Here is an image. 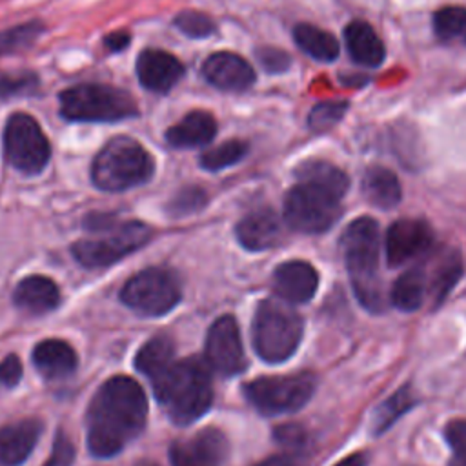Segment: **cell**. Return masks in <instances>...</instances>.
Wrapping results in <instances>:
<instances>
[{"label":"cell","instance_id":"obj_28","mask_svg":"<svg viewBox=\"0 0 466 466\" xmlns=\"http://www.w3.org/2000/svg\"><path fill=\"white\" fill-rule=\"evenodd\" d=\"M461 275H462V260L459 253L448 251L435 262L431 277L428 279V291L433 299V306H439L444 300V297L453 289Z\"/></svg>","mask_w":466,"mask_h":466},{"label":"cell","instance_id":"obj_19","mask_svg":"<svg viewBox=\"0 0 466 466\" xmlns=\"http://www.w3.org/2000/svg\"><path fill=\"white\" fill-rule=\"evenodd\" d=\"M237 237L246 249H268L280 238V222L271 209H257L237 224Z\"/></svg>","mask_w":466,"mask_h":466},{"label":"cell","instance_id":"obj_4","mask_svg":"<svg viewBox=\"0 0 466 466\" xmlns=\"http://www.w3.org/2000/svg\"><path fill=\"white\" fill-rule=\"evenodd\" d=\"M299 182L284 198V218L289 228L300 233H322L340 217V200L346 189L313 180L297 178Z\"/></svg>","mask_w":466,"mask_h":466},{"label":"cell","instance_id":"obj_11","mask_svg":"<svg viewBox=\"0 0 466 466\" xmlns=\"http://www.w3.org/2000/svg\"><path fill=\"white\" fill-rule=\"evenodd\" d=\"M4 153L15 169L36 175L46 167L51 149L36 120L25 113H15L4 129Z\"/></svg>","mask_w":466,"mask_h":466},{"label":"cell","instance_id":"obj_41","mask_svg":"<svg viewBox=\"0 0 466 466\" xmlns=\"http://www.w3.org/2000/svg\"><path fill=\"white\" fill-rule=\"evenodd\" d=\"M275 439L286 446L300 448L306 442V431L297 424H284L275 430Z\"/></svg>","mask_w":466,"mask_h":466},{"label":"cell","instance_id":"obj_14","mask_svg":"<svg viewBox=\"0 0 466 466\" xmlns=\"http://www.w3.org/2000/svg\"><path fill=\"white\" fill-rule=\"evenodd\" d=\"M173 466H222L228 455V441L217 428H204L171 446Z\"/></svg>","mask_w":466,"mask_h":466},{"label":"cell","instance_id":"obj_20","mask_svg":"<svg viewBox=\"0 0 466 466\" xmlns=\"http://www.w3.org/2000/svg\"><path fill=\"white\" fill-rule=\"evenodd\" d=\"M13 300L25 313L44 315L58 306L60 291L51 279L31 275L18 282Z\"/></svg>","mask_w":466,"mask_h":466},{"label":"cell","instance_id":"obj_31","mask_svg":"<svg viewBox=\"0 0 466 466\" xmlns=\"http://www.w3.org/2000/svg\"><path fill=\"white\" fill-rule=\"evenodd\" d=\"M248 153V144L242 140H228L209 147L200 155V166L208 171H218L237 164Z\"/></svg>","mask_w":466,"mask_h":466},{"label":"cell","instance_id":"obj_10","mask_svg":"<svg viewBox=\"0 0 466 466\" xmlns=\"http://www.w3.org/2000/svg\"><path fill=\"white\" fill-rule=\"evenodd\" d=\"M151 237V229L137 220L115 224L98 238L78 240L73 246L75 258L86 268H106L144 246Z\"/></svg>","mask_w":466,"mask_h":466},{"label":"cell","instance_id":"obj_8","mask_svg":"<svg viewBox=\"0 0 466 466\" xmlns=\"http://www.w3.org/2000/svg\"><path fill=\"white\" fill-rule=\"evenodd\" d=\"M315 386L317 379L308 371L258 377L244 386V395L262 415H280L300 410L311 399Z\"/></svg>","mask_w":466,"mask_h":466},{"label":"cell","instance_id":"obj_1","mask_svg":"<svg viewBox=\"0 0 466 466\" xmlns=\"http://www.w3.org/2000/svg\"><path fill=\"white\" fill-rule=\"evenodd\" d=\"M147 415V399L137 380L116 375L95 393L87 410V448L95 457L118 453L135 439Z\"/></svg>","mask_w":466,"mask_h":466},{"label":"cell","instance_id":"obj_37","mask_svg":"<svg viewBox=\"0 0 466 466\" xmlns=\"http://www.w3.org/2000/svg\"><path fill=\"white\" fill-rule=\"evenodd\" d=\"M38 78L31 73L22 75H0V96L27 95L36 89Z\"/></svg>","mask_w":466,"mask_h":466},{"label":"cell","instance_id":"obj_39","mask_svg":"<svg viewBox=\"0 0 466 466\" xmlns=\"http://www.w3.org/2000/svg\"><path fill=\"white\" fill-rule=\"evenodd\" d=\"M73 459H75V450L71 441L64 433H58L46 466H71Z\"/></svg>","mask_w":466,"mask_h":466},{"label":"cell","instance_id":"obj_18","mask_svg":"<svg viewBox=\"0 0 466 466\" xmlns=\"http://www.w3.org/2000/svg\"><path fill=\"white\" fill-rule=\"evenodd\" d=\"M42 431L36 419H20L0 428V466H18L33 451Z\"/></svg>","mask_w":466,"mask_h":466},{"label":"cell","instance_id":"obj_25","mask_svg":"<svg viewBox=\"0 0 466 466\" xmlns=\"http://www.w3.org/2000/svg\"><path fill=\"white\" fill-rule=\"evenodd\" d=\"M428 291V277L422 266H413L406 269L393 282L391 304L400 311H415L422 306L424 295Z\"/></svg>","mask_w":466,"mask_h":466},{"label":"cell","instance_id":"obj_43","mask_svg":"<svg viewBox=\"0 0 466 466\" xmlns=\"http://www.w3.org/2000/svg\"><path fill=\"white\" fill-rule=\"evenodd\" d=\"M255 466H304V464L300 462V459H297L293 455H273V457L260 461Z\"/></svg>","mask_w":466,"mask_h":466},{"label":"cell","instance_id":"obj_12","mask_svg":"<svg viewBox=\"0 0 466 466\" xmlns=\"http://www.w3.org/2000/svg\"><path fill=\"white\" fill-rule=\"evenodd\" d=\"M206 359L220 375H237L246 366L242 339L237 320L229 315L217 319L206 339Z\"/></svg>","mask_w":466,"mask_h":466},{"label":"cell","instance_id":"obj_7","mask_svg":"<svg viewBox=\"0 0 466 466\" xmlns=\"http://www.w3.org/2000/svg\"><path fill=\"white\" fill-rule=\"evenodd\" d=\"M60 113L76 122H116L138 113L135 98L118 87L84 84L60 93Z\"/></svg>","mask_w":466,"mask_h":466},{"label":"cell","instance_id":"obj_21","mask_svg":"<svg viewBox=\"0 0 466 466\" xmlns=\"http://www.w3.org/2000/svg\"><path fill=\"white\" fill-rule=\"evenodd\" d=\"M344 42L350 56L366 67H377L384 62L386 49L379 35L368 22L353 20L344 29Z\"/></svg>","mask_w":466,"mask_h":466},{"label":"cell","instance_id":"obj_34","mask_svg":"<svg viewBox=\"0 0 466 466\" xmlns=\"http://www.w3.org/2000/svg\"><path fill=\"white\" fill-rule=\"evenodd\" d=\"M175 25L180 33L191 38H204L215 31L213 20L198 11H182L175 16Z\"/></svg>","mask_w":466,"mask_h":466},{"label":"cell","instance_id":"obj_13","mask_svg":"<svg viewBox=\"0 0 466 466\" xmlns=\"http://www.w3.org/2000/svg\"><path fill=\"white\" fill-rule=\"evenodd\" d=\"M433 244V231L426 220L399 218L386 233V255L391 268L426 253Z\"/></svg>","mask_w":466,"mask_h":466},{"label":"cell","instance_id":"obj_45","mask_svg":"<svg viewBox=\"0 0 466 466\" xmlns=\"http://www.w3.org/2000/svg\"><path fill=\"white\" fill-rule=\"evenodd\" d=\"M137 466H157L155 462H140V464H137Z\"/></svg>","mask_w":466,"mask_h":466},{"label":"cell","instance_id":"obj_38","mask_svg":"<svg viewBox=\"0 0 466 466\" xmlns=\"http://www.w3.org/2000/svg\"><path fill=\"white\" fill-rule=\"evenodd\" d=\"M257 58L262 67L269 73H282L289 67V56L277 47H260L257 49Z\"/></svg>","mask_w":466,"mask_h":466},{"label":"cell","instance_id":"obj_2","mask_svg":"<svg viewBox=\"0 0 466 466\" xmlns=\"http://www.w3.org/2000/svg\"><path fill=\"white\" fill-rule=\"evenodd\" d=\"M151 382L157 400L177 424H191L211 406L209 373L197 357L175 360Z\"/></svg>","mask_w":466,"mask_h":466},{"label":"cell","instance_id":"obj_17","mask_svg":"<svg viewBox=\"0 0 466 466\" xmlns=\"http://www.w3.org/2000/svg\"><path fill=\"white\" fill-rule=\"evenodd\" d=\"M182 73L184 67L177 56L160 49H146L137 60V76L149 91H169L182 78Z\"/></svg>","mask_w":466,"mask_h":466},{"label":"cell","instance_id":"obj_29","mask_svg":"<svg viewBox=\"0 0 466 466\" xmlns=\"http://www.w3.org/2000/svg\"><path fill=\"white\" fill-rule=\"evenodd\" d=\"M417 402L411 388L404 384L393 395H390L382 404H379L371 415V431L375 435L384 433L402 413H406Z\"/></svg>","mask_w":466,"mask_h":466},{"label":"cell","instance_id":"obj_30","mask_svg":"<svg viewBox=\"0 0 466 466\" xmlns=\"http://www.w3.org/2000/svg\"><path fill=\"white\" fill-rule=\"evenodd\" d=\"M435 36L442 42L466 40V9L461 5H446L433 15Z\"/></svg>","mask_w":466,"mask_h":466},{"label":"cell","instance_id":"obj_44","mask_svg":"<svg viewBox=\"0 0 466 466\" xmlns=\"http://www.w3.org/2000/svg\"><path fill=\"white\" fill-rule=\"evenodd\" d=\"M335 466H368V459L364 453H351L344 457L340 462H337Z\"/></svg>","mask_w":466,"mask_h":466},{"label":"cell","instance_id":"obj_6","mask_svg":"<svg viewBox=\"0 0 466 466\" xmlns=\"http://www.w3.org/2000/svg\"><path fill=\"white\" fill-rule=\"evenodd\" d=\"M302 319L284 300L266 299L253 319V348L266 362L289 359L302 339Z\"/></svg>","mask_w":466,"mask_h":466},{"label":"cell","instance_id":"obj_9","mask_svg":"<svg viewBox=\"0 0 466 466\" xmlns=\"http://www.w3.org/2000/svg\"><path fill=\"white\" fill-rule=\"evenodd\" d=\"M120 299L140 315L158 317L178 304L180 284L169 269L147 268L124 284Z\"/></svg>","mask_w":466,"mask_h":466},{"label":"cell","instance_id":"obj_26","mask_svg":"<svg viewBox=\"0 0 466 466\" xmlns=\"http://www.w3.org/2000/svg\"><path fill=\"white\" fill-rule=\"evenodd\" d=\"M175 362V344L167 335L149 339L137 353L135 366L151 380Z\"/></svg>","mask_w":466,"mask_h":466},{"label":"cell","instance_id":"obj_35","mask_svg":"<svg viewBox=\"0 0 466 466\" xmlns=\"http://www.w3.org/2000/svg\"><path fill=\"white\" fill-rule=\"evenodd\" d=\"M446 441L451 450L450 466H466V420L455 419L446 424Z\"/></svg>","mask_w":466,"mask_h":466},{"label":"cell","instance_id":"obj_15","mask_svg":"<svg viewBox=\"0 0 466 466\" xmlns=\"http://www.w3.org/2000/svg\"><path fill=\"white\" fill-rule=\"evenodd\" d=\"M202 75L222 91H244L255 82V71L249 62L229 51L209 55L202 64Z\"/></svg>","mask_w":466,"mask_h":466},{"label":"cell","instance_id":"obj_33","mask_svg":"<svg viewBox=\"0 0 466 466\" xmlns=\"http://www.w3.org/2000/svg\"><path fill=\"white\" fill-rule=\"evenodd\" d=\"M348 111V102L344 100H329V102H319L308 116V126L313 131H326L339 124Z\"/></svg>","mask_w":466,"mask_h":466},{"label":"cell","instance_id":"obj_5","mask_svg":"<svg viewBox=\"0 0 466 466\" xmlns=\"http://www.w3.org/2000/svg\"><path fill=\"white\" fill-rule=\"evenodd\" d=\"M153 169L151 155L138 142L118 137L107 142L95 157L91 178L102 191H124L147 182Z\"/></svg>","mask_w":466,"mask_h":466},{"label":"cell","instance_id":"obj_16","mask_svg":"<svg viewBox=\"0 0 466 466\" xmlns=\"http://www.w3.org/2000/svg\"><path fill=\"white\" fill-rule=\"evenodd\" d=\"M319 286L315 268L302 260H289L275 268L273 288L284 302L302 304L308 302Z\"/></svg>","mask_w":466,"mask_h":466},{"label":"cell","instance_id":"obj_40","mask_svg":"<svg viewBox=\"0 0 466 466\" xmlns=\"http://www.w3.org/2000/svg\"><path fill=\"white\" fill-rule=\"evenodd\" d=\"M22 379V364L16 355H7L0 362V386L13 388Z\"/></svg>","mask_w":466,"mask_h":466},{"label":"cell","instance_id":"obj_24","mask_svg":"<svg viewBox=\"0 0 466 466\" xmlns=\"http://www.w3.org/2000/svg\"><path fill=\"white\" fill-rule=\"evenodd\" d=\"M362 193L375 208L391 209L400 200V184L388 167L371 166L362 177Z\"/></svg>","mask_w":466,"mask_h":466},{"label":"cell","instance_id":"obj_27","mask_svg":"<svg viewBox=\"0 0 466 466\" xmlns=\"http://www.w3.org/2000/svg\"><path fill=\"white\" fill-rule=\"evenodd\" d=\"M293 38H295L297 46L315 60L331 62L339 55L337 38L331 33H328L317 25H311V24L295 25Z\"/></svg>","mask_w":466,"mask_h":466},{"label":"cell","instance_id":"obj_22","mask_svg":"<svg viewBox=\"0 0 466 466\" xmlns=\"http://www.w3.org/2000/svg\"><path fill=\"white\" fill-rule=\"evenodd\" d=\"M33 362L44 377L62 379L75 371L76 353L66 340L46 339L35 346Z\"/></svg>","mask_w":466,"mask_h":466},{"label":"cell","instance_id":"obj_42","mask_svg":"<svg viewBox=\"0 0 466 466\" xmlns=\"http://www.w3.org/2000/svg\"><path fill=\"white\" fill-rule=\"evenodd\" d=\"M129 38H131V36H129L127 31H115V33H111L109 36H106L104 44H106V47H107L109 51L116 53V51H122V49L127 47Z\"/></svg>","mask_w":466,"mask_h":466},{"label":"cell","instance_id":"obj_32","mask_svg":"<svg viewBox=\"0 0 466 466\" xmlns=\"http://www.w3.org/2000/svg\"><path fill=\"white\" fill-rule=\"evenodd\" d=\"M44 31L40 22H29L0 33V55L15 53L31 46Z\"/></svg>","mask_w":466,"mask_h":466},{"label":"cell","instance_id":"obj_3","mask_svg":"<svg viewBox=\"0 0 466 466\" xmlns=\"http://www.w3.org/2000/svg\"><path fill=\"white\" fill-rule=\"evenodd\" d=\"M340 249L359 302L371 313L384 311L379 277V224L371 217L355 218L340 237Z\"/></svg>","mask_w":466,"mask_h":466},{"label":"cell","instance_id":"obj_36","mask_svg":"<svg viewBox=\"0 0 466 466\" xmlns=\"http://www.w3.org/2000/svg\"><path fill=\"white\" fill-rule=\"evenodd\" d=\"M206 204V193L200 187H186L182 189L169 204V211L173 215H187L198 211Z\"/></svg>","mask_w":466,"mask_h":466},{"label":"cell","instance_id":"obj_23","mask_svg":"<svg viewBox=\"0 0 466 466\" xmlns=\"http://www.w3.org/2000/svg\"><path fill=\"white\" fill-rule=\"evenodd\" d=\"M217 133V122L208 111H191L166 131V140L173 147L206 146Z\"/></svg>","mask_w":466,"mask_h":466}]
</instances>
